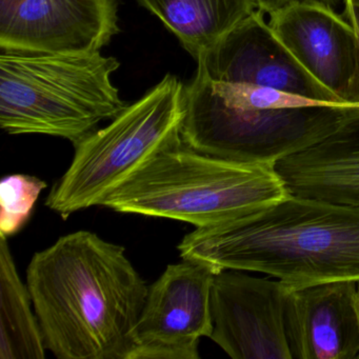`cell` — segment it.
<instances>
[{
  "label": "cell",
  "mask_w": 359,
  "mask_h": 359,
  "mask_svg": "<svg viewBox=\"0 0 359 359\" xmlns=\"http://www.w3.org/2000/svg\"><path fill=\"white\" fill-rule=\"evenodd\" d=\"M178 250L182 259L270 275L289 289L359 281V205L290 193L254 213L195 229Z\"/></svg>",
  "instance_id": "2"
},
{
  "label": "cell",
  "mask_w": 359,
  "mask_h": 359,
  "mask_svg": "<svg viewBox=\"0 0 359 359\" xmlns=\"http://www.w3.org/2000/svg\"><path fill=\"white\" fill-rule=\"evenodd\" d=\"M195 73L184 87V144L210 156L273 165L333 133L357 108Z\"/></svg>",
  "instance_id": "3"
},
{
  "label": "cell",
  "mask_w": 359,
  "mask_h": 359,
  "mask_svg": "<svg viewBox=\"0 0 359 359\" xmlns=\"http://www.w3.org/2000/svg\"><path fill=\"white\" fill-rule=\"evenodd\" d=\"M27 285L43 344L60 359H127L149 285L123 245L90 231L36 252Z\"/></svg>",
  "instance_id": "1"
},
{
  "label": "cell",
  "mask_w": 359,
  "mask_h": 359,
  "mask_svg": "<svg viewBox=\"0 0 359 359\" xmlns=\"http://www.w3.org/2000/svg\"><path fill=\"white\" fill-rule=\"evenodd\" d=\"M118 22L117 0H0V50L96 53Z\"/></svg>",
  "instance_id": "9"
},
{
  "label": "cell",
  "mask_w": 359,
  "mask_h": 359,
  "mask_svg": "<svg viewBox=\"0 0 359 359\" xmlns=\"http://www.w3.org/2000/svg\"><path fill=\"white\" fill-rule=\"evenodd\" d=\"M0 235V359H43L45 344L28 285Z\"/></svg>",
  "instance_id": "15"
},
{
  "label": "cell",
  "mask_w": 359,
  "mask_h": 359,
  "mask_svg": "<svg viewBox=\"0 0 359 359\" xmlns=\"http://www.w3.org/2000/svg\"><path fill=\"white\" fill-rule=\"evenodd\" d=\"M354 4H356V5L359 6V0H352V6L354 5ZM350 10H348V11H350ZM344 12H348V11H344Z\"/></svg>",
  "instance_id": "21"
},
{
  "label": "cell",
  "mask_w": 359,
  "mask_h": 359,
  "mask_svg": "<svg viewBox=\"0 0 359 359\" xmlns=\"http://www.w3.org/2000/svg\"><path fill=\"white\" fill-rule=\"evenodd\" d=\"M280 280L224 270L211 290L210 339L233 359H292L285 332V298Z\"/></svg>",
  "instance_id": "8"
},
{
  "label": "cell",
  "mask_w": 359,
  "mask_h": 359,
  "mask_svg": "<svg viewBox=\"0 0 359 359\" xmlns=\"http://www.w3.org/2000/svg\"><path fill=\"white\" fill-rule=\"evenodd\" d=\"M195 60L258 8L255 0H136Z\"/></svg>",
  "instance_id": "14"
},
{
  "label": "cell",
  "mask_w": 359,
  "mask_h": 359,
  "mask_svg": "<svg viewBox=\"0 0 359 359\" xmlns=\"http://www.w3.org/2000/svg\"><path fill=\"white\" fill-rule=\"evenodd\" d=\"M269 15L271 29L292 55L346 102L358 56L353 27L335 10L311 4H294Z\"/></svg>",
  "instance_id": "12"
},
{
  "label": "cell",
  "mask_w": 359,
  "mask_h": 359,
  "mask_svg": "<svg viewBox=\"0 0 359 359\" xmlns=\"http://www.w3.org/2000/svg\"><path fill=\"white\" fill-rule=\"evenodd\" d=\"M342 18L353 27L357 37H358V56H357L356 69H355L354 76H353L348 93H346V102L359 104V6L354 4L350 11L344 12Z\"/></svg>",
  "instance_id": "17"
},
{
  "label": "cell",
  "mask_w": 359,
  "mask_h": 359,
  "mask_svg": "<svg viewBox=\"0 0 359 359\" xmlns=\"http://www.w3.org/2000/svg\"><path fill=\"white\" fill-rule=\"evenodd\" d=\"M275 170L291 194L359 205V106L327 138Z\"/></svg>",
  "instance_id": "13"
},
{
  "label": "cell",
  "mask_w": 359,
  "mask_h": 359,
  "mask_svg": "<svg viewBox=\"0 0 359 359\" xmlns=\"http://www.w3.org/2000/svg\"><path fill=\"white\" fill-rule=\"evenodd\" d=\"M218 271L182 259L149 285L127 359H199L201 338L213 331L211 290Z\"/></svg>",
  "instance_id": "7"
},
{
  "label": "cell",
  "mask_w": 359,
  "mask_h": 359,
  "mask_svg": "<svg viewBox=\"0 0 359 359\" xmlns=\"http://www.w3.org/2000/svg\"><path fill=\"white\" fill-rule=\"evenodd\" d=\"M357 304H358V313H359V281H358V289H357ZM359 358V357H358Z\"/></svg>",
  "instance_id": "20"
},
{
  "label": "cell",
  "mask_w": 359,
  "mask_h": 359,
  "mask_svg": "<svg viewBox=\"0 0 359 359\" xmlns=\"http://www.w3.org/2000/svg\"><path fill=\"white\" fill-rule=\"evenodd\" d=\"M358 281L289 289L285 332L292 359L359 357Z\"/></svg>",
  "instance_id": "11"
},
{
  "label": "cell",
  "mask_w": 359,
  "mask_h": 359,
  "mask_svg": "<svg viewBox=\"0 0 359 359\" xmlns=\"http://www.w3.org/2000/svg\"><path fill=\"white\" fill-rule=\"evenodd\" d=\"M48 184L29 174H11L0 182V235L18 234L32 215L39 195Z\"/></svg>",
  "instance_id": "16"
},
{
  "label": "cell",
  "mask_w": 359,
  "mask_h": 359,
  "mask_svg": "<svg viewBox=\"0 0 359 359\" xmlns=\"http://www.w3.org/2000/svg\"><path fill=\"white\" fill-rule=\"evenodd\" d=\"M344 11H348L352 8V0H344Z\"/></svg>",
  "instance_id": "19"
},
{
  "label": "cell",
  "mask_w": 359,
  "mask_h": 359,
  "mask_svg": "<svg viewBox=\"0 0 359 359\" xmlns=\"http://www.w3.org/2000/svg\"><path fill=\"white\" fill-rule=\"evenodd\" d=\"M119 66L100 52L0 50V127L10 135L41 134L75 146L128 106L111 79Z\"/></svg>",
  "instance_id": "5"
},
{
  "label": "cell",
  "mask_w": 359,
  "mask_h": 359,
  "mask_svg": "<svg viewBox=\"0 0 359 359\" xmlns=\"http://www.w3.org/2000/svg\"><path fill=\"white\" fill-rule=\"evenodd\" d=\"M289 194L273 165L210 156L182 142L140 163L100 205L203 228L254 213Z\"/></svg>",
  "instance_id": "4"
},
{
  "label": "cell",
  "mask_w": 359,
  "mask_h": 359,
  "mask_svg": "<svg viewBox=\"0 0 359 359\" xmlns=\"http://www.w3.org/2000/svg\"><path fill=\"white\" fill-rule=\"evenodd\" d=\"M341 0H255L258 10L264 14H271L277 10L283 9L294 4H311L323 6L336 10Z\"/></svg>",
  "instance_id": "18"
},
{
  "label": "cell",
  "mask_w": 359,
  "mask_h": 359,
  "mask_svg": "<svg viewBox=\"0 0 359 359\" xmlns=\"http://www.w3.org/2000/svg\"><path fill=\"white\" fill-rule=\"evenodd\" d=\"M184 117V86L175 75L167 74L110 125L75 144L72 163L54 184L46 205L64 219L100 205L140 163L182 142Z\"/></svg>",
  "instance_id": "6"
},
{
  "label": "cell",
  "mask_w": 359,
  "mask_h": 359,
  "mask_svg": "<svg viewBox=\"0 0 359 359\" xmlns=\"http://www.w3.org/2000/svg\"><path fill=\"white\" fill-rule=\"evenodd\" d=\"M257 10L197 58L196 72L226 83L276 90L315 102L341 100L314 79L279 41Z\"/></svg>",
  "instance_id": "10"
}]
</instances>
